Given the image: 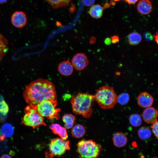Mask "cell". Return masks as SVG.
I'll list each match as a JSON object with an SVG mask.
<instances>
[{
	"instance_id": "cell-1",
	"label": "cell",
	"mask_w": 158,
	"mask_h": 158,
	"mask_svg": "<svg viewBox=\"0 0 158 158\" xmlns=\"http://www.w3.org/2000/svg\"><path fill=\"white\" fill-rule=\"evenodd\" d=\"M23 97L30 105H37L46 100L56 99L55 86L47 79L39 78L33 80L25 87Z\"/></svg>"
},
{
	"instance_id": "cell-2",
	"label": "cell",
	"mask_w": 158,
	"mask_h": 158,
	"mask_svg": "<svg viewBox=\"0 0 158 158\" xmlns=\"http://www.w3.org/2000/svg\"><path fill=\"white\" fill-rule=\"evenodd\" d=\"M94 100V95L88 92H79L76 95H72L70 102L73 111L84 118H90L92 113Z\"/></svg>"
},
{
	"instance_id": "cell-3",
	"label": "cell",
	"mask_w": 158,
	"mask_h": 158,
	"mask_svg": "<svg viewBox=\"0 0 158 158\" xmlns=\"http://www.w3.org/2000/svg\"><path fill=\"white\" fill-rule=\"evenodd\" d=\"M94 95V100L103 109L112 108L118 102V96L113 87L107 85L96 90V93Z\"/></svg>"
},
{
	"instance_id": "cell-4",
	"label": "cell",
	"mask_w": 158,
	"mask_h": 158,
	"mask_svg": "<svg viewBox=\"0 0 158 158\" xmlns=\"http://www.w3.org/2000/svg\"><path fill=\"white\" fill-rule=\"evenodd\" d=\"M77 146L81 158H97L102 150L101 145L92 140L83 139L78 142Z\"/></svg>"
},
{
	"instance_id": "cell-5",
	"label": "cell",
	"mask_w": 158,
	"mask_h": 158,
	"mask_svg": "<svg viewBox=\"0 0 158 158\" xmlns=\"http://www.w3.org/2000/svg\"><path fill=\"white\" fill-rule=\"evenodd\" d=\"M25 115L22 121L25 126L35 129L41 126H46L43 117L37 110V105H30L27 106L24 110Z\"/></svg>"
},
{
	"instance_id": "cell-6",
	"label": "cell",
	"mask_w": 158,
	"mask_h": 158,
	"mask_svg": "<svg viewBox=\"0 0 158 158\" xmlns=\"http://www.w3.org/2000/svg\"><path fill=\"white\" fill-rule=\"evenodd\" d=\"M57 102L56 99L44 100L37 105V110L43 117L48 119H59L60 117V108H56Z\"/></svg>"
},
{
	"instance_id": "cell-7",
	"label": "cell",
	"mask_w": 158,
	"mask_h": 158,
	"mask_svg": "<svg viewBox=\"0 0 158 158\" xmlns=\"http://www.w3.org/2000/svg\"><path fill=\"white\" fill-rule=\"evenodd\" d=\"M70 141L57 138L52 139L49 145V149L46 152L47 158H53L56 156L63 155L66 152L70 150Z\"/></svg>"
},
{
	"instance_id": "cell-8",
	"label": "cell",
	"mask_w": 158,
	"mask_h": 158,
	"mask_svg": "<svg viewBox=\"0 0 158 158\" xmlns=\"http://www.w3.org/2000/svg\"><path fill=\"white\" fill-rule=\"evenodd\" d=\"M71 63L76 71H81L87 66L89 61L85 54L80 52L74 56L71 60Z\"/></svg>"
},
{
	"instance_id": "cell-9",
	"label": "cell",
	"mask_w": 158,
	"mask_h": 158,
	"mask_svg": "<svg viewBox=\"0 0 158 158\" xmlns=\"http://www.w3.org/2000/svg\"><path fill=\"white\" fill-rule=\"evenodd\" d=\"M11 22L12 25L17 28L24 27L27 22L25 14L23 11H17L14 12L11 17Z\"/></svg>"
},
{
	"instance_id": "cell-10",
	"label": "cell",
	"mask_w": 158,
	"mask_h": 158,
	"mask_svg": "<svg viewBox=\"0 0 158 158\" xmlns=\"http://www.w3.org/2000/svg\"><path fill=\"white\" fill-rule=\"evenodd\" d=\"M137 100L138 105L144 108L151 107L154 101L152 96L146 91L141 93L138 95Z\"/></svg>"
},
{
	"instance_id": "cell-11",
	"label": "cell",
	"mask_w": 158,
	"mask_h": 158,
	"mask_svg": "<svg viewBox=\"0 0 158 158\" xmlns=\"http://www.w3.org/2000/svg\"><path fill=\"white\" fill-rule=\"evenodd\" d=\"M157 112L154 107L146 108L142 114V117L145 122L147 123L152 124L157 120Z\"/></svg>"
},
{
	"instance_id": "cell-12",
	"label": "cell",
	"mask_w": 158,
	"mask_h": 158,
	"mask_svg": "<svg viewBox=\"0 0 158 158\" xmlns=\"http://www.w3.org/2000/svg\"><path fill=\"white\" fill-rule=\"evenodd\" d=\"M152 4L149 0H140L137 5L138 11L141 14L144 15L149 14L152 9Z\"/></svg>"
},
{
	"instance_id": "cell-13",
	"label": "cell",
	"mask_w": 158,
	"mask_h": 158,
	"mask_svg": "<svg viewBox=\"0 0 158 158\" xmlns=\"http://www.w3.org/2000/svg\"><path fill=\"white\" fill-rule=\"evenodd\" d=\"M74 68L69 60L62 61L59 64L58 67L59 73L62 75L68 76L71 75L73 71Z\"/></svg>"
},
{
	"instance_id": "cell-14",
	"label": "cell",
	"mask_w": 158,
	"mask_h": 158,
	"mask_svg": "<svg viewBox=\"0 0 158 158\" xmlns=\"http://www.w3.org/2000/svg\"><path fill=\"white\" fill-rule=\"evenodd\" d=\"M113 144L116 147L121 148L125 146L128 142V139L126 135L121 132H116L113 136Z\"/></svg>"
},
{
	"instance_id": "cell-15",
	"label": "cell",
	"mask_w": 158,
	"mask_h": 158,
	"mask_svg": "<svg viewBox=\"0 0 158 158\" xmlns=\"http://www.w3.org/2000/svg\"><path fill=\"white\" fill-rule=\"evenodd\" d=\"M49 128L54 134L58 135L60 138L64 140L67 139L68 136L66 129L65 128L57 123L51 124Z\"/></svg>"
},
{
	"instance_id": "cell-16",
	"label": "cell",
	"mask_w": 158,
	"mask_h": 158,
	"mask_svg": "<svg viewBox=\"0 0 158 158\" xmlns=\"http://www.w3.org/2000/svg\"><path fill=\"white\" fill-rule=\"evenodd\" d=\"M103 7L99 4L92 6L90 8L89 12L90 15L92 18L95 19L100 18L103 13Z\"/></svg>"
},
{
	"instance_id": "cell-17",
	"label": "cell",
	"mask_w": 158,
	"mask_h": 158,
	"mask_svg": "<svg viewBox=\"0 0 158 158\" xmlns=\"http://www.w3.org/2000/svg\"><path fill=\"white\" fill-rule=\"evenodd\" d=\"M86 132L85 127L83 125L77 124L73 126L71 130L72 136L78 138H82L84 136Z\"/></svg>"
},
{
	"instance_id": "cell-18",
	"label": "cell",
	"mask_w": 158,
	"mask_h": 158,
	"mask_svg": "<svg viewBox=\"0 0 158 158\" xmlns=\"http://www.w3.org/2000/svg\"><path fill=\"white\" fill-rule=\"evenodd\" d=\"M8 49V42L6 39L0 33V61Z\"/></svg>"
},
{
	"instance_id": "cell-19",
	"label": "cell",
	"mask_w": 158,
	"mask_h": 158,
	"mask_svg": "<svg viewBox=\"0 0 158 158\" xmlns=\"http://www.w3.org/2000/svg\"><path fill=\"white\" fill-rule=\"evenodd\" d=\"M142 40L141 35L137 32H133L130 33L128 37V43L130 45H137L141 42Z\"/></svg>"
},
{
	"instance_id": "cell-20",
	"label": "cell",
	"mask_w": 158,
	"mask_h": 158,
	"mask_svg": "<svg viewBox=\"0 0 158 158\" xmlns=\"http://www.w3.org/2000/svg\"><path fill=\"white\" fill-rule=\"evenodd\" d=\"M138 134L140 139L145 140L151 137L152 133L150 129L148 127L144 126L141 127L139 129Z\"/></svg>"
},
{
	"instance_id": "cell-21",
	"label": "cell",
	"mask_w": 158,
	"mask_h": 158,
	"mask_svg": "<svg viewBox=\"0 0 158 158\" xmlns=\"http://www.w3.org/2000/svg\"><path fill=\"white\" fill-rule=\"evenodd\" d=\"M62 120L65 123V128L66 129H69L73 127L75 120V117L71 114H66L63 116Z\"/></svg>"
},
{
	"instance_id": "cell-22",
	"label": "cell",
	"mask_w": 158,
	"mask_h": 158,
	"mask_svg": "<svg viewBox=\"0 0 158 158\" xmlns=\"http://www.w3.org/2000/svg\"><path fill=\"white\" fill-rule=\"evenodd\" d=\"M51 6L57 8L68 5L71 0H46Z\"/></svg>"
},
{
	"instance_id": "cell-23",
	"label": "cell",
	"mask_w": 158,
	"mask_h": 158,
	"mask_svg": "<svg viewBox=\"0 0 158 158\" xmlns=\"http://www.w3.org/2000/svg\"><path fill=\"white\" fill-rule=\"evenodd\" d=\"M129 120L130 124L134 127L139 126L142 123L141 118L138 114H133L131 115L129 117Z\"/></svg>"
},
{
	"instance_id": "cell-24",
	"label": "cell",
	"mask_w": 158,
	"mask_h": 158,
	"mask_svg": "<svg viewBox=\"0 0 158 158\" xmlns=\"http://www.w3.org/2000/svg\"><path fill=\"white\" fill-rule=\"evenodd\" d=\"M1 132L4 136L9 137L13 133V128L12 126L9 124L4 125L2 127Z\"/></svg>"
},
{
	"instance_id": "cell-25",
	"label": "cell",
	"mask_w": 158,
	"mask_h": 158,
	"mask_svg": "<svg viewBox=\"0 0 158 158\" xmlns=\"http://www.w3.org/2000/svg\"><path fill=\"white\" fill-rule=\"evenodd\" d=\"M129 99V96L126 93L124 92L121 94L117 97V102L122 105L126 104Z\"/></svg>"
},
{
	"instance_id": "cell-26",
	"label": "cell",
	"mask_w": 158,
	"mask_h": 158,
	"mask_svg": "<svg viewBox=\"0 0 158 158\" xmlns=\"http://www.w3.org/2000/svg\"><path fill=\"white\" fill-rule=\"evenodd\" d=\"M151 128L155 136L157 139H158V121L152 123Z\"/></svg>"
},
{
	"instance_id": "cell-27",
	"label": "cell",
	"mask_w": 158,
	"mask_h": 158,
	"mask_svg": "<svg viewBox=\"0 0 158 158\" xmlns=\"http://www.w3.org/2000/svg\"><path fill=\"white\" fill-rule=\"evenodd\" d=\"M143 37L145 40L148 41H150L153 39V35L149 32H145L144 34Z\"/></svg>"
},
{
	"instance_id": "cell-28",
	"label": "cell",
	"mask_w": 158,
	"mask_h": 158,
	"mask_svg": "<svg viewBox=\"0 0 158 158\" xmlns=\"http://www.w3.org/2000/svg\"><path fill=\"white\" fill-rule=\"evenodd\" d=\"M82 1L85 6H89L93 4L95 0H82Z\"/></svg>"
},
{
	"instance_id": "cell-29",
	"label": "cell",
	"mask_w": 158,
	"mask_h": 158,
	"mask_svg": "<svg viewBox=\"0 0 158 158\" xmlns=\"http://www.w3.org/2000/svg\"><path fill=\"white\" fill-rule=\"evenodd\" d=\"M111 43L113 44H115L118 43L119 41V39L118 36L117 35H114L111 36Z\"/></svg>"
},
{
	"instance_id": "cell-30",
	"label": "cell",
	"mask_w": 158,
	"mask_h": 158,
	"mask_svg": "<svg viewBox=\"0 0 158 158\" xmlns=\"http://www.w3.org/2000/svg\"><path fill=\"white\" fill-rule=\"evenodd\" d=\"M138 0H125V1L129 5H134Z\"/></svg>"
},
{
	"instance_id": "cell-31",
	"label": "cell",
	"mask_w": 158,
	"mask_h": 158,
	"mask_svg": "<svg viewBox=\"0 0 158 158\" xmlns=\"http://www.w3.org/2000/svg\"><path fill=\"white\" fill-rule=\"evenodd\" d=\"M104 43L106 45H110L111 43L110 37L106 38L104 40Z\"/></svg>"
},
{
	"instance_id": "cell-32",
	"label": "cell",
	"mask_w": 158,
	"mask_h": 158,
	"mask_svg": "<svg viewBox=\"0 0 158 158\" xmlns=\"http://www.w3.org/2000/svg\"><path fill=\"white\" fill-rule=\"evenodd\" d=\"M153 39L155 41L158 45V31H157L155 34L153 35Z\"/></svg>"
},
{
	"instance_id": "cell-33",
	"label": "cell",
	"mask_w": 158,
	"mask_h": 158,
	"mask_svg": "<svg viewBox=\"0 0 158 158\" xmlns=\"http://www.w3.org/2000/svg\"><path fill=\"white\" fill-rule=\"evenodd\" d=\"M96 38L94 37H91L90 39V42L91 44L95 43L96 42Z\"/></svg>"
},
{
	"instance_id": "cell-34",
	"label": "cell",
	"mask_w": 158,
	"mask_h": 158,
	"mask_svg": "<svg viewBox=\"0 0 158 158\" xmlns=\"http://www.w3.org/2000/svg\"><path fill=\"white\" fill-rule=\"evenodd\" d=\"M0 158H12V157L8 154H5L2 155Z\"/></svg>"
},
{
	"instance_id": "cell-35",
	"label": "cell",
	"mask_w": 158,
	"mask_h": 158,
	"mask_svg": "<svg viewBox=\"0 0 158 158\" xmlns=\"http://www.w3.org/2000/svg\"><path fill=\"white\" fill-rule=\"evenodd\" d=\"M7 0H0V4H3L6 3Z\"/></svg>"
},
{
	"instance_id": "cell-36",
	"label": "cell",
	"mask_w": 158,
	"mask_h": 158,
	"mask_svg": "<svg viewBox=\"0 0 158 158\" xmlns=\"http://www.w3.org/2000/svg\"><path fill=\"white\" fill-rule=\"evenodd\" d=\"M157 115H158V110H157Z\"/></svg>"
}]
</instances>
